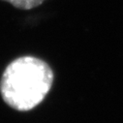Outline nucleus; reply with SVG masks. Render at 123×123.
<instances>
[{"label":"nucleus","instance_id":"f257e3e1","mask_svg":"<svg viewBox=\"0 0 123 123\" xmlns=\"http://www.w3.org/2000/svg\"><path fill=\"white\" fill-rule=\"evenodd\" d=\"M52 81L53 72L45 61L22 56L12 61L5 69L0 80V93L8 106L27 111L45 99Z\"/></svg>","mask_w":123,"mask_h":123},{"label":"nucleus","instance_id":"f03ea898","mask_svg":"<svg viewBox=\"0 0 123 123\" xmlns=\"http://www.w3.org/2000/svg\"><path fill=\"white\" fill-rule=\"evenodd\" d=\"M4 1L12 4L16 8L22 10H29L41 5L45 0H4Z\"/></svg>","mask_w":123,"mask_h":123}]
</instances>
